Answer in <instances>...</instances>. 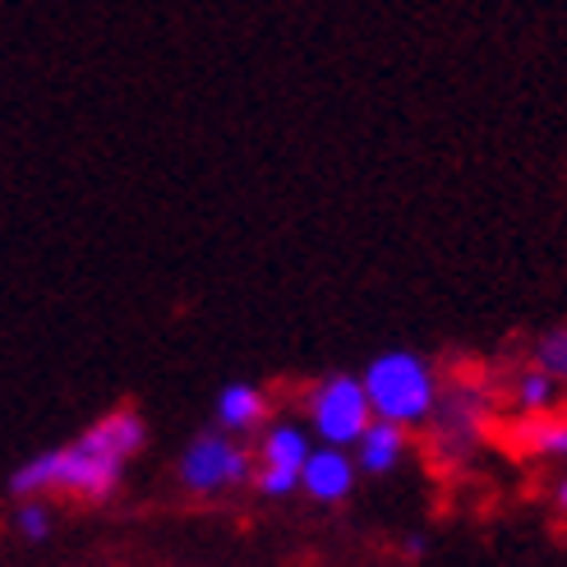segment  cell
I'll use <instances>...</instances> for the list:
<instances>
[{
  "mask_svg": "<svg viewBox=\"0 0 567 567\" xmlns=\"http://www.w3.org/2000/svg\"><path fill=\"white\" fill-rule=\"evenodd\" d=\"M14 530H19V540H28V545L51 540V530H55L51 503H47V498H19V507H14Z\"/></svg>",
  "mask_w": 567,
  "mask_h": 567,
  "instance_id": "cell-12",
  "label": "cell"
},
{
  "mask_svg": "<svg viewBox=\"0 0 567 567\" xmlns=\"http://www.w3.org/2000/svg\"><path fill=\"white\" fill-rule=\"evenodd\" d=\"M217 430L226 434H249V430H259V424H268V396L264 388H254V383H226L217 392Z\"/></svg>",
  "mask_w": 567,
  "mask_h": 567,
  "instance_id": "cell-9",
  "label": "cell"
},
{
  "mask_svg": "<svg viewBox=\"0 0 567 567\" xmlns=\"http://www.w3.org/2000/svg\"><path fill=\"white\" fill-rule=\"evenodd\" d=\"M535 364H540L545 374H554L558 383H567V323L549 328L540 342H535Z\"/></svg>",
  "mask_w": 567,
  "mask_h": 567,
  "instance_id": "cell-13",
  "label": "cell"
},
{
  "mask_svg": "<svg viewBox=\"0 0 567 567\" xmlns=\"http://www.w3.org/2000/svg\"><path fill=\"white\" fill-rule=\"evenodd\" d=\"M558 507H563V513H567V480H563V485H558Z\"/></svg>",
  "mask_w": 567,
  "mask_h": 567,
  "instance_id": "cell-14",
  "label": "cell"
},
{
  "mask_svg": "<svg viewBox=\"0 0 567 567\" xmlns=\"http://www.w3.org/2000/svg\"><path fill=\"white\" fill-rule=\"evenodd\" d=\"M513 396H517V406H522L526 415H545V411H554V402H558V379L545 374L540 364H535V370H522V374H517Z\"/></svg>",
  "mask_w": 567,
  "mask_h": 567,
  "instance_id": "cell-10",
  "label": "cell"
},
{
  "mask_svg": "<svg viewBox=\"0 0 567 567\" xmlns=\"http://www.w3.org/2000/svg\"><path fill=\"white\" fill-rule=\"evenodd\" d=\"M148 424L134 406H116L102 420H93L79 439L33 452L28 462L10 471V494L14 498H51L65 494L79 503H106L121 489L125 466L144 452Z\"/></svg>",
  "mask_w": 567,
  "mask_h": 567,
  "instance_id": "cell-1",
  "label": "cell"
},
{
  "mask_svg": "<svg viewBox=\"0 0 567 567\" xmlns=\"http://www.w3.org/2000/svg\"><path fill=\"white\" fill-rule=\"evenodd\" d=\"M439 424V439L452 452H466L480 439V424H485V402L475 392L457 388V392H439V406L430 415Z\"/></svg>",
  "mask_w": 567,
  "mask_h": 567,
  "instance_id": "cell-7",
  "label": "cell"
},
{
  "mask_svg": "<svg viewBox=\"0 0 567 567\" xmlns=\"http://www.w3.org/2000/svg\"><path fill=\"white\" fill-rule=\"evenodd\" d=\"M176 480L198 494V498H217L240 489L245 480H254V452L226 430H204L194 434L176 462Z\"/></svg>",
  "mask_w": 567,
  "mask_h": 567,
  "instance_id": "cell-3",
  "label": "cell"
},
{
  "mask_svg": "<svg viewBox=\"0 0 567 567\" xmlns=\"http://www.w3.org/2000/svg\"><path fill=\"white\" fill-rule=\"evenodd\" d=\"M522 443L535 457H567V415H535L526 424Z\"/></svg>",
  "mask_w": 567,
  "mask_h": 567,
  "instance_id": "cell-11",
  "label": "cell"
},
{
  "mask_svg": "<svg viewBox=\"0 0 567 567\" xmlns=\"http://www.w3.org/2000/svg\"><path fill=\"white\" fill-rule=\"evenodd\" d=\"M305 411H309V430L328 447H355V439L370 430V420H374V406L355 374L319 379L305 392Z\"/></svg>",
  "mask_w": 567,
  "mask_h": 567,
  "instance_id": "cell-4",
  "label": "cell"
},
{
  "mask_svg": "<svg viewBox=\"0 0 567 567\" xmlns=\"http://www.w3.org/2000/svg\"><path fill=\"white\" fill-rule=\"evenodd\" d=\"M309 434L296 420H272L254 447V485L264 498H291L300 489V471L309 462Z\"/></svg>",
  "mask_w": 567,
  "mask_h": 567,
  "instance_id": "cell-5",
  "label": "cell"
},
{
  "mask_svg": "<svg viewBox=\"0 0 567 567\" xmlns=\"http://www.w3.org/2000/svg\"><path fill=\"white\" fill-rule=\"evenodd\" d=\"M364 396H370V406L379 420H392L402 424V430H415V424H424L434 415L439 406V374L434 364L415 355V351H383L374 355L370 364H364Z\"/></svg>",
  "mask_w": 567,
  "mask_h": 567,
  "instance_id": "cell-2",
  "label": "cell"
},
{
  "mask_svg": "<svg viewBox=\"0 0 567 567\" xmlns=\"http://www.w3.org/2000/svg\"><path fill=\"white\" fill-rule=\"evenodd\" d=\"M351 457H355L360 471L388 475V471L402 466V457H406V430H402V424H392V420H379V415H374V420H370V430L355 439Z\"/></svg>",
  "mask_w": 567,
  "mask_h": 567,
  "instance_id": "cell-8",
  "label": "cell"
},
{
  "mask_svg": "<svg viewBox=\"0 0 567 567\" xmlns=\"http://www.w3.org/2000/svg\"><path fill=\"white\" fill-rule=\"evenodd\" d=\"M355 457L351 447H315L309 452V462L300 471V489L315 498V503H342L351 489H355Z\"/></svg>",
  "mask_w": 567,
  "mask_h": 567,
  "instance_id": "cell-6",
  "label": "cell"
}]
</instances>
